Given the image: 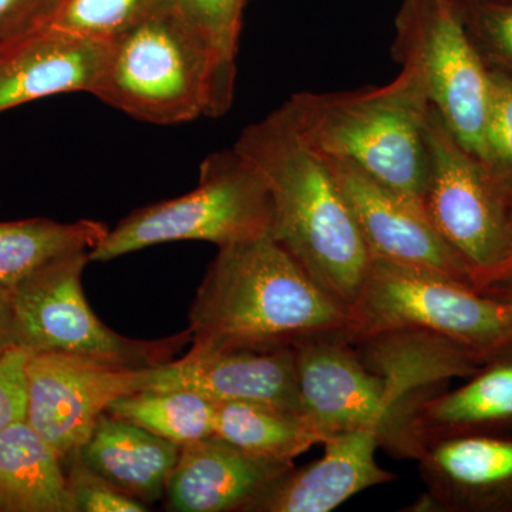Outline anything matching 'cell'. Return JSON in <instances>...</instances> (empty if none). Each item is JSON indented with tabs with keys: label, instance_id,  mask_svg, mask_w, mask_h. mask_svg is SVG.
<instances>
[{
	"label": "cell",
	"instance_id": "obj_11",
	"mask_svg": "<svg viewBox=\"0 0 512 512\" xmlns=\"http://www.w3.org/2000/svg\"><path fill=\"white\" fill-rule=\"evenodd\" d=\"M25 375L26 420L67 468L111 403L150 387L151 367L43 352L28 353Z\"/></svg>",
	"mask_w": 512,
	"mask_h": 512
},
{
	"label": "cell",
	"instance_id": "obj_12",
	"mask_svg": "<svg viewBox=\"0 0 512 512\" xmlns=\"http://www.w3.org/2000/svg\"><path fill=\"white\" fill-rule=\"evenodd\" d=\"M326 160L372 259L439 272L476 286L470 269L431 224L420 202L379 183L355 165Z\"/></svg>",
	"mask_w": 512,
	"mask_h": 512
},
{
	"label": "cell",
	"instance_id": "obj_29",
	"mask_svg": "<svg viewBox=\"0 0 512 512\" xmlns=\"http://www.w3.org/2000/svg\"><path fill=\"white\" fill-rule=\"evenodd\" d=\"M26 360L28 353L22 349L0 355V430L26 419Z\"/></svg>",
	"mask_w": 512,
	"mask_h": 512
},
{
	"label": "cell",
	"instance_id": "obj_13",
	"mask_svg": "<svg viewBox=\"0 0 512 512\" xmlns=\"http://www.w3.org/2000/svg\"><path fill=\"white\" fill-rule=\"evenodd\" d=\"M148 389L192 390L214 403L265 404L302 416L292 345L190 349L151 367Z\"/></svg>",
	"mask_w": 512,
	"mask_h": 512
},
{
	"label": "cell",
	"instance_id": "obj_34",
	"mask_svg": "<svg viewBox=\"0 0 512 512\" xmlns=\"http://www.w3.org/2000/svg\"><path fill=\"white\" fill-rule=\"evenodd\" d=\"M470 2H477V3H508V2H512V0H470Z\"/></svg>",
	"mask_w": 512,
	"mask_h": 512
},
{
	"label": "cell",
	"instance_id": "obj_8",
	"mask_svg": "<svg viewBox=\"0 0 512 512\" xmlns=\"http://www.w3.org/2000/svg\"><path fill=\"white\" fill-rule=\"evenodd\" d=\"M392 52L470 153L484 157L488 67L468 36L458 0H403Z\"/></svg>",
	"mask_w": 512,
	"mask_h": 512
},
{
	"label": "cell",
	"instance_id": "obj_35",
	"mask_svg": "<svg viewBox=\"0 0 512 512\" xmlns=\"http://www.w3.org/2000/svg\"><path fill=\"white\" fill-rule=\"evenodd\" d=\"M244 2H245V3H247V2H248V0H244Z\"/></svg>",
	"mask_w": 512,
	"mask_h": 512
},
{
	"label": "cell",
	"instance_id": "obj_3",
	"mask_svg": "<svg viewBox=\"0 0 512 512\" xmlns=\"http://www.w3.org/2000/svg\"><path fill=\"white\" fill-rule=\"evenodd\" d=\"M235 77L237 66L218 55L173 0L106 42L90 94L133 119L168 126L224 116Z\"/></svg>",
	"mask_w": 512,
	"mask_h": 512
},
{
	"label": "cell",
	"instance_id": "obj_24",
	"mask_svg": "<svg viewBox=\"0 0 512 512\" xmlns=\"http://www.w3.org/2000/svg\"><path fill=\"white\" fill-rule=\"evenodd\" d=\"M173 0H53L43 25L109 42Z\"/></svg>",
	"mask_w": 512,
	"mask_h": 512
},
{
	"label": "cell",
	"instance_id": "obj_22",
	"mask_svg": "<svg viewBox=\"0 0 512 512\" xmlns=\"http://www.w3.org/2000/svg\"><path fill=\"white\" fill-rule=\"evenodd\" d=\"M214 436L252 456L293 463L325 437L301 414L265 404L215 403Z\"/></svg>",
	"mask_w": 512,
	"mask_h": 512
},
{
	"label": "cell",
	"instance_id": "obj_20",
	"mask_svg": "<svg viewBox=\"0 0 512 512\" xmlns=\"http://www.w3.org/2000/svg\"><path fill=\"white\" fill-rule=\"evenodd\" d=\"M0 512H76L66 468L26 419L0 430Z\"/></svg>",
	"mask_w": 512,
	"mask_h": 512
},
{
	"label": "cell",
	"instance_id": "obj_2",
	"mask_svg": "<svg viewBox=\"0 0 512 512\" xmlns=\"http://www.w3.org/2000/svg\"><path fill=\"white\" fill-rule=\"evenodd\" d=\"M349 328V312L272 235L218 248L192 301L194 350L293 345Z\"/></svg>",
	"mask_w": 512,
	"mask_h": 512
},
{
	"label": "cell",
	"instance_id": "obj_10",
	"mask_svg": "<svg viewBox=\"0 0 512 512\" xmlns=\"http://www.w3.org/2000/svg\"><path fill=\"white\" fill-rule=\"evenodd\" d=\"M302 416L328 437L372 429L380 447L412 458L409 412L390 384L365 365L346 330L316 333L293 343Z\"/></svg>",
	"mask_w": 512,
	"mask_h": 512
},
{
	"label": "cell",
	"instance_id": "obj_30",
	"mask_svg": "<svg viewBox=\"0 0 512 512\" xmlns=\"http://www.w3.org/2000/svg\"><path fill=\"white\" fill-rule=\"evenodd\" d=\"M53 0H0V47L45 22Z\"/></svg>",
	"mask_w": 512,
	"mask_h": 512
},
{
	"label": "cell",
	"instance_id": "obj_33",
	"mask_svg": "<svg viewBox=\"0 0 512 512\" xmlns=\"http://www.w3.org/2000/svg\"><path fill=\"white\" fill-rule=\"evenodd\" d=\"M491 281H512V264L510 266H508L507 269H504V271L501 272V274L494 276L493 279H490V281H487V282H491ZM487 282H485V284H487Z\"/></svg>",
	"mask_w": 512,
	"mask_h": 512
},
{
	"label": "cell",
	"instance_id": "obj_17",
	"mask_svg": "<svg viewBox=\"0 0 512 512\" xmlns=\"http://www.w3.org/2000/svg\"><path fill=\"white\" fill-rule=\"evenodd\" d=\"M106 42L42 25L0 47V113L56 94L92 93Z\"/></svg>",
	"mask_w": 512,
	"mask_h": 512
},
{
	"label": "cell",
	"instance_id": "obj_28",
	"mask_svg": "<svg viewBox=\"0 0 512 512\" xmlns=\"http://www.w3.org/2000/svg\"><path fill=\"white\" fill-rule=\"evenodd\" d=\"M76 512H144L147 505L130 497L74 458L66 468Z\"/></svg>",
	"mask_w": 512,
	"mask_h": 512
},
{
	"label": "cell",
	"instance_id": "obj_21",
	"mask_svg": "<svg viewBox=\"0 0 512 512\" xmlns=\"http://www.w3.org/2000/svg\"><path fill=\"white\" fill-rule=\"evenodd\" d=\"M109 227L103 222H57L49 218L0 222V302L15 293L43 269L69 258L92 252Z\"/></svg>",
	"mask_w": 512,
	"mask_h": 512
},
{
	"label": "cell",
	"instance_id": "obj_32",
	"mask_svg": "<svg viewBox=\"0 0 512 512\" xmlns=\"http://www.w3.org/2000/svg\"><path fill=\"white\" fill-rule=\"evenodd\" d=\"M16 348L15 328L8 303L0 302V355Z\"/></svg>",
	"mask_w": 512,
	"mask_h": 512
},
{
	"label": "cell",
	"instance_id": "obj_1",
	"mask_svg": "<svg viewBox=\"0 0 512 512\" xmlns=\"http://www.w3.org/2000/svg\"><path fill=\"white\" fill-rule=\"evenodd\" d=\"M234 147L271 191L272 238L349 312L372 255L328 160L303 137L285 103L245 127Z\"/></svg>",
	"mask_w": 512,
	"mask_h": 512
},
{
	"label": "cell",
	"instance_id": "obj_7",
	"mask_svg": "<svg viewBox=\"0 0 512 512\" xmlns=\"http://www.w3.org/2000/svg\"><path fill=\"white\" fill-rule=\"evenodd\" d=\"M429 140L423 210L468 266L478 288L512 264V191L461 146L433 107Z\"/></svg>",
	"mask_w": 512,
	"mask_h": 512
},
{
	"label": "cell",
	"instance_id": "obj_5",
	"mask_svg": "<svg viewBox=\"0 0 512 512\" xmlns=\"http://www.w3.org/2000/svg\"><path fill=\"white\" fill-rule=\"evenodd\" d=\"M274 201L262 174L237 148L205 158L195 190L131 212L90 252V262L177 241L218 248L272 234Z\"/></svg>",
	"mask_w": 512,
	"mask_h": 512
},
{
	"label": "cell",
	"instance_id": "obj_23",
	"mask_svg": "<svg viewBox=\"0 0 512 512\" xmlns=\"http://www.w3.org/2000/svg\"><path fill=\"white\" fill-rule=\"evenodd\" d=\"M107 413L180 447L214 436L215 403L192 390H140L111 403Z\"/></svg>",
	"mask_w": 512,
	"mask_h": 512
},
{
	"label": "cell",
	"instance_id": "obj_14",
	"mask_svg": "<svg viewBox=\"0 0 512 512\" xmlns=\"http://www.w3.org/2000/svg\"><path fill=\"white\" fill-rule=\"evenodd\" d=\"M416 461L427 493L409 511L512 512V436L426 441Z\"/></svg>",
	"mask_w": 512,
	"mask_h": 512
},
{
	"label": "cell",
	"instance_id": "obj_16",
	"mask_svg": "<svg viewBox=\"0 0 512 512\" xmlns=\"http://www.w3.org/2000/svg\"><path fill=\"white\" fill-rule=\"evenodd\" d=\"M323 456L302 468L293 467L261 498L252 512H330L350 498L396 480L379 466L376 430L330 434Z\"/></svg>",
	"mask_w": 512,
	"mask_h": 512
},
{
	"label": "cell",
	"instance_id": "obj_15",
	"mask_svg": "<svg viewBox=\"0 0 512 512\" xmlns=\"http://www.w3.org/2000/svg\"><path fill=\"white\" fill-rule=\"evenodd\" d=\"M293 463L252 456L217 436L181 446L165 487L175 512H252Z\"/></svg>",
	"mask_w": 512,
	"mask_h": 512
},
{
	"label": "cell",
	"instance_id": "obj_9",
	"mask_svg": "<svg viewBox=\"0 0 512 512\" xmlns=\"http://www.w3.org/2000/svg\"><path fill=\"white\" fill-rule=\"evenodd\" d=\"M89 252L43 269L10 299L16 348L26 353H69L134 369L163 365L191 342L190 332L136 340L107 328L92 311L82 286Z\"/></svg>",
	"mask_w": 512,
	"mask_h": 512
},
{
	"label": "cell",
	"instance_id": "obj_26",
	"mask_svg": "<svg viewBox=\"0 0 512 512\" xmlns=\"http://www.w3.org/2000/svg\"><path fill=\"white\" fill-rule=\"evenodd\" d=\"M483 161L512 191V76L488 69Z\"/></svg>",
	"mask_w": 512,
	"mask_h": 512
},
{
	"label": "cell",
	"instance_id": "obj_27",
	"mask_svg": "<svg viewBox=\"0 0 512 512\" xmlns=\"http://www.w3.org/2000/svg\"><path fill=\"white\" fill-rule=\"evenodd\" d=\"M185 18L200 30L218 55L237 66L244 0H175Z\"/></svg>",
	"mask_w": 512,
	"mask_h": 512
},
{
	"label": "cell",
	"instance_id": "obj_6",
	"mask_svg": "<svg viewBox=\"0 0 512 512\" xmlns=\"http://www.w3.org/2000/svg\"><path fill=\"white\" fill-rule=\"evenodd\" d=\"M413 329L488 356L512 340L505 306L451 276L373 258L355 303L350 336Z\"/></svg>",
	"mask_w": 512,
	"mask_h": 512
},
{
	"label": "cell",
	"instance_id": "obj_18",
	"mask_svg": "<svg viewBox=\"0 0 512 512\" xmlns=\"http://www.w3.org/2000/svg\"><path fill=\"white\" fill-rule=\"evenodd\" d=\"M463 380L456 389L434 393L414 410L413 460L430 440L460 434L512 436V340Z\"/></svg>",
	"mask_w": 512,
	"mask_h": 512
},
{
	"label": "cell",
	"instance_id": "obj_25",
	"mask_svg": "<svg viewBox=\"0 0 512 512\" xmlns=\"http://www.w3.org/2000/svg\"><path fill=\"white\" fill-rule=\"evenodd\" d=\"M458 3L468 36L485 66L512 76V2Z\"/></svg>",
	"mask_w": 512,
	"mask_h": 512
},
{
	"label": "cell",
	"instance_id": "obj_31",
	"mask_svg": "<svg viewBox=\"0 0 512 512\" xmlns=\"http://www.w3.org/2000/svg\"><path fill=\"white\" fill-rule=\"evenodd\" d=\"M478 291L497 299L505 306L512 328V281H491L478 286Z\"/></svg>",
	"mask_w": 512,
	"mask_h": 512
},
{
	"label": "cell",
	"instance_id": "obj_4",
	"mask_svg": "<svg viewBox=\"0 0 512 512\" xmlns=\"http://www.w3.org/2000/svg\"><path fill=\"white\" fill-rule=\"evenodd\" d=\"M285 104L323 157L355 165L423 205L431 164V106L412 74L402 69L383 86L293 94Z\"/></svg>",
	"mask_w": 512,
	"mask_h": 512
},
{
	"label": "cell",
	"instance_id": "obj_19",
	"mask_svg": "<svg viewBox=\"0 0 512 512\" xmlns=\"http://www.w3.org/2000/svg\"><path fill=\"white\" fill-rule=\"evenodd\" d=\"M181 447L103 413L76 458L130 497L151 504L164 497Z\"/></svg>",
	"mask_w": 512,
	"mask_h": 512
}]
</instances>
